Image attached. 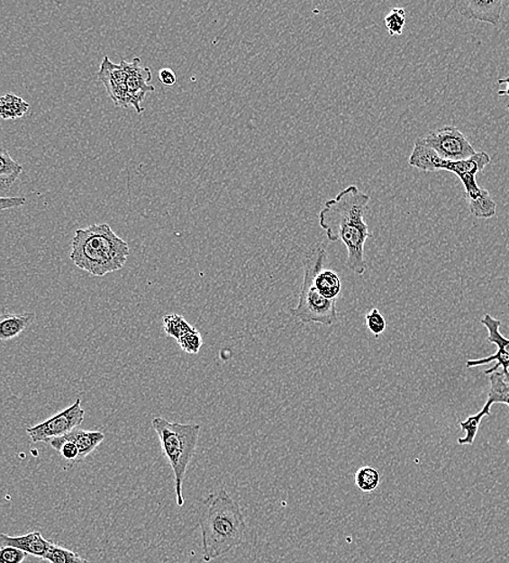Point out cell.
<instances>
[{
	"label": "cell",
	"instance_id": "6",
	"mask_svg": "<svg viewBox=\"0 0 509 563\" xmlns=\"http://www.w3.org/2000/svg\"><path fill=\"white\" fill-rule=\"evenodd\" d=\"M328 253L320 246L304 261V281L296 308L289 313L303 323H318L332 326L337 323L336 300L326 299L314 287V277L323 269Z\"/></svg>",
	"mask_w": 509,
	"mask_h": 563
},
{
	"label": "cell",
	"instance_id": "20",
	"mask_svg": "<svg viewBox=\"0 0 509 563\" xmlns=\"http://www.w3.org/2000/svg\"><path fill=\"white\" fill-rule=\"evenodd\" d=\"M491 404L489 402H486L482 410L477 413L475 415L468 416V420L464 422H460V429L465 434V437L459 438L458 440V443L459 445H473L477 437V433H478L480 423L482 418L485 416H491Z\"/></svg>",
	"mask_w": 509,
	"mask_h": 563
},
{
	"label": "cell",
	"instance_id": "30",
	"mask_svg": "<svg viewBox=\"0 0 509 563\" xmlns=\"http://www.w3.org/2000/svg\"><path fill=\"white\" fill-rule=\"evenodd\" d=\"M159 80L163 85L171 87V86H174L177 83V75L173 69L165 68L159 71Z\"/></svg>",
	"mask_w": 509,
	"mask_h": 563
},
{
	"label": "cell",
	"instance_id": "14",
	"mask_svg": "<svg viewBox=\"0 0 509 563\" xmlns=\"http://www.w3.org/2000/svg\"><path fill=\"white\" fill-rule=\"evenodd\" d=\"M33 313H10L5 311L0 314V342L9 341L19 337L34 323Z\"/></svg>",
	"mask_w": 509,
	"mask_h": 563
},
{
	"label": "cell",
	"instance_id": "22",
	"mask_svg": "<svg viewBox=\"0 0 509 563\" xmlns=\"http://www.w3.org/2000/svg\"><path fill=\"white\" fill-rule=\"evenodd\" d=\"M163 327L166 335L178 341L186 332L191 331L193 326L184 316L180 314H168L164 316Z\"/></svg>",
	"mask_w": 509,
	"mask_h": 563
},
{
	"label": "cell",
	"instance_id": "13",
	"mask_svg": "<svg viewBox=\"0 0 509 563\" xmlns=\"http://www.w3.org/2000/svg\"><path fill=\"white\" fill-rule=\"evenodd\" d=\"M12 546L25 552L26 555L45 559L53 543L44 538L39 531L21 536H10L0 533V547Z\"/></svg>",
	"mask_w": 509,
	"mask_h": 563
},
{
	"label": "cell",
	"instance_id": "2",
	"mask_svg": "<svg viewBox=\"0 0 509 563\" xmlns=\"http://www.w3.org/2000/svg\"><path fill=\"white\" fill-rule=\"evenodd\" d=\"M202 532L203 560L211 562L242 544L246 530L240 504L221 489L202 501L198 516Z\"/></svg>",
	"mask_w": 509,
	"mask_h": 563
},
{
	"label": "cell",
	"instance_id": "1",
	"mask_svg": "<svg viewBox=\"0 0 509 563\" xmlns=\"http://www.w3.org/2000/svg\"><path fill=\"white\" fill-rule=\"evenodd\" d=\"M371 197L355 185L347 186L332 200L324 204L319 213L320 227L331 242L341 241L347 249L348 269L358 276L367 270L364 246L372 237L364 222Z\"/></svg>",
	"mask_w": 509,
	"mask_h": 563
},
{
	"label": "cell",
	"instance_id": "27",
	"mask_svg": "<svg viewBox=\"0 0 509 563\" xmlns=\"http://www.w3.org/2000/svg\"><path fill=\"white\" fill-rule=\"evenodd\" d=\"M366 323L369 331L372 334L378 338L379 335H382L386 331V327H387V323H386V320L380 311L377 308H374L366 315Z\"/></svg>",
	"mask_w": 509,
	"mask_h": 563
},
{
	"label": "cell",
	"instance_id": "32",
	"mask_svg": "<svg viewBox=\"0 0 509 563\" xmlns=\"http://www.w3.org/2000/svg\"><path fill=\"white\" fill-rule=\"evenodd\" d=\"M505 404H507L509 406V395H508V398H507V400L505 402ZM507 444H508V447H509V438H508Z\"/></svg>",
	"mask_w": 509,
	"mask_h": 563
},
{
	"label": "cell",
	"instance_id": "11",
	"mask_svg": "<svg viewBox=\"0 0 509 563\" xmlns=\"http://www.w3.org/2000/svg\"><path fill=\"white\" fill-rule=\"evenodd\" d=\"M98 77L105 85L106 91L115 105L128 107V91L126 86L127 72L125 61L115 64L110 60L109 57H105L102 60Z\"/></svg>",
	"mask_w": 509,
	"mask_h": 563
},
{
	"label": "cell",
	"instance_id": "17",
	"mask_svg": "<svg viewBox=\"0 0 509 563\" xmlns=\"http://www.w3.org/2000/svg\"><path fill=\"white\" fill-rule=\"evenodd\" d=\"M314 284L321 296L326 299L337 300L341 292V277L335 271L321 270L315 276Z\"/></svg>",
	"mask_w": 509,
	"mask_h": 563
},
{
	"label": "cell",
	"instance_id": "7",
	"mask_svg": "<svg viewBox=\"0 0 509 563\" xmlns=\"http://www.w3.org/2000/svg\"><path fill=\"white\" fill-rule=\"evenodd\" d=\"M427 148L432 150L439 158L452 162L469 159L477 153L468 139L458 127L446 126L420 137Z\"/></svg>",
	"mask_w": 509,
	"mask_h": 563
},
{
	"label": "cell",
	"instance_id": "9",
	"mask_svg": "<svg viewBox=\"0 0 509 563\" xmlns=\"http://www.w3.org/2000/svg\"><path fill=\"white\" fill-rule=\"evenodd\" d=\"M481 324L484 325L487 331V341L491 342V344H495L497 347V351L495 355L490 357L477 359V360H468L466 362V368L482 367L486 366V364L496 362L491 368L486 369L485 372L486 375H491L500 368H502L503 371H508L509 340L505 336H503L500 331L501 321L486 313L484 318H482Z\"/></svg>",
	"mask_w": 509,
	"mask_h": 563
},
{
	"label": "cell",
	"instance_id": "3",
	"mask_svg": "<svg viewBox=\"0 0 509 563\" xmlns=\"http://www.w3.org/2000/svg\"><path fill=\"white\" fill-rule=\"evenodd\" d=\"M490 163V155L486 152H477L469 159L459 160V162L442 159L432 150L427 148L420 138L415 141L414 151L409 159L412 168L424 171V173L446 170L457 175L464 186L470 213L481 219H489L496 214L497 205L490 192L477 184L476 180L477 174L484 171L486 165Z\"/></svg>",
	"mask_w": 509,
	"mask_h": 563
},
{
	"label": "cell",
	"instance_id": "31",
	"mask_svg": "<svg viewBox=\"0 0 509 563\" xmlns=\"http://www.w3.org/2000/svg\"><path fill=\"white\" fill-rule=\"evenodd\" d=\"M497 83L500 84V85L505 84L507 86V88L505 90L498 91V93H497L498 95H508L509 96V77L498 79ZM507 110L509 112V105L507 107Z\"/></svg>",
	"mask_w": 509,
	"mask_h": 563
},
{
	"label": "cell",
	"instance_id": "21",
	"mask_svg": "<svg viewBox=\"0 0 509 563\" xmlns=\"http://www.w3.org/2000/svg\"><path fill=\"white\" fill-rule=\"evenodd\" d=\"M355 482L359 490L364 493H371L379 486V471L377 468H371V466H364V468L357 470Z\"/></svg>",
	"mask_w": 509,
	"mask_h": 563
},
{
	"label": "cell",
	"instance_id": "18",
	"mask_svg": "<svg viewBox=\"0 0 509 563\" xmlns=\"http://www.w3.org/2000/svg\"><path fill=\"white\" fill-rule=\"evenodd\" d=\"M30 110V104L20 96L8 94L0 96V119L14 121L21 119Z\"/></svg>",
	"mask_w": 509,
	"mask_h": 563
},
{
	"label": "cell",
	"instance_id": "4",
	"mask_svg": "<svg viewBox=\"0 0 509 563\" xmlns=\"http://www.w3.org/2000/svg\"><path fill=\"white\" fill-rule=\"evenodd\" d=\"M131 249L108 223L78 229L72 240L69 259L89 275L101 277L126 265Z\"/></svg>",
	"mask_w": 509,
	"mask_h": 563
},
{
	"label": "cell",
	"instance_id": "12",
	"mask_svg": "<svg viewBox=\"0 0 509 563\" xmlns=\"http://www.w3.org/2000/svg\"><path fill=\"white\" fill-rule=\"evenodd\" d=\"M455 9L465 19L477 20L480 23L495 25L500 28L503 25V2H482V0H459L454 3Z\"/></svg>",
	"mask_w": 509,
	"mask_h": 563
},
{
	"label": "cell",
	"instance_id": "15",
	"mask_svg": "<svg viewBox=\"0 0 509 563\" xmlns=\"http://www.w3.org/2000/svg\"><path fill=\"white\" fill-rule=\"evenodd\" d=\"M67 439L77 445L79 452V460H83L88 457L99 445L105 441V433L100 431H88L84 429H74L73 431L66 434Z\"/></svg>",
	"mask_w": 509,
	"mask_h": 563
},
{
	"label": "cell",
	"instance_id": "26",
	"mask_svg": "<svg viewBox=\"0 0 509 563\" xmlns=\"http://www.w3.org/2000/svg\"><path fill=\"white\" fill-rule=\"evenodd\" d=\"M405 23V10L404 8L391 9V12L385 17V25L391 36L401 35Z\"/></svg>",
	"mask_w": 509,
	"mask_h": 563
},
{
	"label": "cell",
	"instance_id": "8",
	"mask_svg": "<svg viewBox=\"0 0 509 563\" xmlns=\"http://www.w3.org/2000/svg\"><path fill=\"white\" fill-rule=\"evenodd\" d=\"M84 418L85 411L82 407V400L77 399L73 405L59 412L50 420L41 422L39 425L26 428V433L29 434L33 443H47L51 439L66 436L67 433L78 428L80 423L84 422Z\"/></svg>",
	"mask_w": 509,
	"mask_h": 563
},
{
	"label": "cell",
	"instance_id": "25",
	"mask_svg": "<svg viewBox=\"0 0 509 563\" xmlns=\"http://www.w3.org/2000/svg\"><path fill=\"white\" fill-rule=\"evenodd\" d=\"M177 342H178L182 351L189 353V355H197L203 346V338L201 332L195 327H193L191 331L179 338Z\"/></svg>",
	"mask_w": 509,
	"mask_h": 563
},
{
	"label": "cell",
	"instance_id": "16",
	"mask_svg": "<svg viewBox=\"0 0 509 563\" xmlns=\"http://www.w3.org/2000/svg\"><path fill=\"white\" fill-rule=\"evenodd\" d=\"M23 171V165L15 162L6 150L0 147V191L9 190Z\"/></svg>",
	"mask_w": 509,
	"mask_h": 563
},
{
	"label": "cell",
	"instance_id": "24",
	"mask_svg": "<svg viewBox=\"0 0 509 563\" xmlns=\"http://www.w3.org/2000/svg\"><path fill=\"white\" fill-rule=\"evenodd\" d=\"M45 560L50 563H90L77 552L56 544H53Z\"/></svg>",
	"mask_w": 509,
	"mask_h": 563
},
{
	"label": "cell",
	"instance_id": "10",
	"mask_svg": "<svg viewBox=\"0 0 509 563\" xmlns=\"http://www.w3.org/2000/svg\"><path fill=\"white\" fill-rule=\"evenodd\" d=\"M127 72L126 86L128 91V105L132 106L138 114L144 111L141 102L148 93H153L154 86L150 85L152 73L149 68L141 67V59H133L132 63L125 61Z\"/></svg>",
	"mask_w": 509,
	"mask_h": 563
},
{
	"label": "cell",
	"instance_id": "5",
	"mask_svg": "<svg viewBox=\"0 0 509 563\" xmlns=\"http://www.w3.org/2000/svg\"><path fill=\"white\" fill-rule=\"evenodd\" d=\"M152 428L159 439L160 448L175 479L177 505H185L184 481L187 468L195 457L202 426L198 423L173 422L158 416L152 420Z\"/></svg>",
	"mask_w": 509,
	"mask_h": 563
},
{
	"label": "cell",
	"instance_id": "23",
	"mask_svg": "<svg viewBox=\"0 0 509 563\" xmlns=\"http://www.w3.org/2000/svg\"><path fill=\"white\" fill-rule=\"evenodd\" d=\"M47 443L50 444L52 449H55L57 452L61 454V457L67 460L69 466L77 465L80 463L79 452L77 445L74 442L69 441L66 437H59L50 440Z\"/></svg>",
	"mask_w": 509,
	"mask_h": 563
},
{
	"label": "cell",
	"instance_id": "28",
	"mask_svg": "<svg viewBox=\"0 0 509 563\" xmlns=\"http://www.w3.org/2000/svg\"><path fill=\"white\" fill-rule=\"evenodd\" d=\"M26 555L24 551L12 546L0 547V563H23Z\"/></svg>",
	"mask_w": 509,
	"mask_h": 563
},
{
	"label": "cell",
	"instance_id": "29",
	"mask_svg": "<svg viewBox=\"0 0 509 563\" xmlns=\"http://www.w3.org/2000/svg\"><path fill=\"white\" fill-rule=\"evenodd\" d=\"M26 203L25 197H0V212L7 209L23 206Z\"/></svg>",
	"mask_w": 509,
	"mask_h": 563
},
{
	"label": "cell",
	"instance_id": "19",
	"mask_svg": "<svg viewBox=\"0 0 509 563\" xmlns=\"http://www.w3.org/2000/svg\"><path fill=\"white\" fill-rule=\"evenodd\" d=\"M509 395V369L508 371H498L490 375V389L487 394V400L491 405L495 404H505Z\"/></svg>",
	"mask_w": 509,
	"mask_h": 563
}]
</instances>
